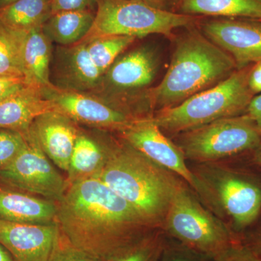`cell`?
<instances>
[{
    "label": "cell",
    "instance_id": "obj_1",
    "mask_svg": "<svg viewBox=\"0 0 261 261\" xmlns=\"http://www.w3.org/2000/svg\"><path fill=\"white\" fill-rule=\"evenodd\" d=\"M57 223L72 245L104 261L154 229L97 177L68 187L58 202Z\"/></svg>",
    "mask_w": 261,
    "mask_h": 261
},
{
    "label": "cell",
    "instance_id": "obj_2",
    "mask_svg": "<svg viewBox=\"0 0 261 261\" xmlns=\"http://www.w3.org/2000/svg\"><path fill=\"white\" fill-rule=\"evenodd\" d=\"M97 178L126 200L146 224L161 230L173 197L185 184L118 136Z\"/></svg>",
    "mask_w": 261,
    "mask_h": 261
},
{
    "label": "cell",
    "instance_id": "obj_3",
    "mask_svg": "<svg viewBox=\"0 0 261 261\" xmlns=\"http://www.w3.org/2000/svg\"><path fill=\"white\" fill-rule=\"evenodd\" d=\"M236 70L227 53L198 31H189L178 39L164 78L149 91L152 114L214 87Z\"/></svg>",
    "mask_w": 261,
    "mask_h": 261
},
{
    "label": "cell",
    "instance_id": "obj_4",
    "mask_svg": "<svg viewBox=\"0 0 261 261\" xmlns=\"http://www.w3.org/2000/svg\"><path fill=\"white\" fill-rule=\"evenodd\" d=\"M252 65L233 71L226 80L172 108L152 114L163 133L176 135L221 118L245 114L254 97L249 87Z\"/></svg>",
    "mask_w": 261,
    "mask_h": 261
},
{
    "label": "cell",
    "instance_id": "obj_5",
    "mask_svg": "<svg viewBox=\"0 0 261 261\" xmlns=\"http://www.w3.org/2000/svg\"><path fill=\"white\" fill-rule=\"evenodd\" d=\"M192 171L202 184V204L220 219H228L238 231L255 222L261 211L256 181L216 162L198 163Z\"/></svg>",
    "mask_w": 261,
    "mask_h": 261
},
{
    "label": "cell",
    "instance_id": "obj_6",
    "mask_svg": "<svg viewBox=\"0 0 261 261\" xmlns=\"http://www.w3.org/2000/svg\"><path fill=\"white\" fill-rule=\"evenodd\" d=\"M95 18L80 42L104 36L140 38L150 34L170 35L175 29L191 27L196 16L159 9L142 0H96Z\"/></svg>",
    "mask_w": 261,
    "mask_h": 261
},
{
    "label": "cell",
    "instance_id": "obj_7",
    "mask_svg": "<svg viewBox=\"0 0 261 261\" xmlns=\"http://www.w3.org/2000/svg\"><path fill=\"white\" fill-rule=\"evenodd\" d=\"M163 230L211 258L236 242L227 224L202 205L186 183L173 197Z\"/></svg>",
    "mask_w": 261,
    "mask_h": 261
},
{
    "label": "cell",
    "instance_id": "obj_8",
    "mask_svg": "<svg viewBox=\"0 0 261 261\" xmlns=\"http://www.w3.org/2000/svg\"><path fill=\"white\" fill-rule=\"evenodd\" d=\"M159 67V58L154 49L149 46L136 48L117 58L92 94L138 118L148 117L142 112L139 102L151 116L140 98L144 97L148 102L149 91Z\"/></svg>",
    "mask_w": 261,
    "mask_h": 261
},
{
    "label": "cell",
    "instance_id": "obj_9",
    "mask_svg": "<svg viewBox=\"0 0 261 261\" xmlns=\"http://www.w3.org/2000/svg\"><path fill=\"white\" fill-rule=\"evenodd\" d=\"M176 145L186 159L214 163L254 150L261 141V128L246 114L221 118L176 135Z\"/></svg>",
    "mask_w": 261,
    "mask_h": 261
},
{
    "label": "cell",
    "instance_id": "obj_10",
    "mask_svg": "<svg viewBox=\"0 0 261 261\" xmlns=\"http://www.w3.org/2000/svg\"><path fill=\"white\" fill-rule=\"evenodd\" d=\"M23 135L27 145L12 164L0 171V182L59 202L69 187L67 178L57 171L29 130Z\"/></svg>",
    "mask_w": 261,
    "mask_h": 261
},
{
    "label": "cell",
    "instance_id": "obj_11",
    "mask_svg": "<svg viewBox=\"0 0 261 261\" xmlns=\"http://www.w3.org/2000/svg\"><path fill=\"white\" fill-rule=\"evenodd\" d=\"M141 153L168 171L177 175L202 200V184L187 166L186 158L174 142L170 140L152 120V116L139 118L124 130L116 134Z\"/></svg>",
    "mask_w": 261,
    "mask_h": 261
},
{
    "label": "cell",
    "instance_id": "obj_12",
    "mask_svg": "<svg viewBox=\"0 0 261 261\" xmlns=\"http://www.w3.org/2000/svg\"><path fill=\"white\" fill-rule=\"evenodd\" d=\"M54 111L63 113L79 125L118 134L138 117L117 108L99 96L89 92L65 90L55 86L43 90Z\"/></svg>",
    "mask_w": 261,
    "mask_h": 261
},
{
    "label": "cell",
    "instance_id": "obj_13",
    "mask_svg": "<svg viewBox=\"0 0 261 261\" xmlns=\"http://www.w3.org/2000/svg\"><path fill=\"white\" fill-rule=\"evenodd\" d=\"M202 32L233 58L237 70L261 61V20L214 19L202 25Z\"/></svg>",
    "mask_w": 261,
    "mask_h": 261
},
{
    "label": "cell",
    "instance_id": "obj_14",
    "mask_svg": "<svg viewBox=\"0 0 261 261\" xmlns=\"http://www.w3.org/2000/svg\"><path fill=\"white\" fill-rule=\"evenodd\" d=\"M59 233L58 223L21 224L0 219V244L15 261H47Z\"/></svg>",
    "mask_w": 261,
    "mask_h": 261
},
{
    "label": "cell",
    "instance_id": "obj_15",
    "mask_svg": "<svg viewBox=\"0 0 261 261\" xmlns=\"http://www.w3.org/2000/svg\"><path fill=\"white\" fill-rule=\"evenodd\" d=\"M80 128L69 117L51 111L38 116L29 130L48 159L67 172Z\"/></svg>",
    "mask_w": 261,
    "mask_h": 261
},
{
    "label": "cell",
    "instance_id": "obj_16",
    "mask_svg": "<svg viewBox=\"0 0 261 261\" xmlns=\"http://www.w3.org/2000/svg\"><path fill=\"white\" fill-rule=\"evenodd\" d=\"M56 87L65 90L92 93L99 87L102 74L94 64L85 42L58 49Z\"/></svg>",
    "mask_w": 261,
    "mask_h": 261
},
{
    "label": "cell",
    "instance_id": "obj_17",
    "mask_svg": "<svg viewBox=\"0 0 261 261\" xmlns=\"http://www.w3.org/2000/svg\"><path fill=\"white\" fill-rule=\"evenodd\" d=\"M101 130L93 135L80 128L67 171L69 186L75 182L98 177L109 159L115 137Z\"/></svg>",
    "mask_w": 261,
    "mask_h": 261
},
{
    "label": "cell",
    "instance_id": "obj_18",
    "mask_svg": "<svg viewBox=\"0 0 261 261\" xmlns=\"http://www.w3.org/2000/svg\"><path fill=\"white\" fill-rule=\"evenodd\" d=\"M56 201L22 191L0 182V219L31 224L57 223Z\"/></svg>",
    "mask_w": 261,
    "mask_h": 261
},
{
    "label": "cell",
    "instance_id": "obj_19",
    "mask_svg": "<svg viewBox=\"0 0 261 261\" xmlns=\"http://www.w3.org/2000/svg\"><path fill=\"white\" fill-rule=\"evenodd\" d=\"M51 111L54 108L43 89L29 84L0 102V128L25 135L38 116Z\"/></svg>",
    "mask_w": 261,
    "mask_h": 261
},
{
    "label": "cell",
    "instance_id": "obj_20",
    "mask_svg": "<svg viewBox=\"0 0 261 261\" xmlns=\"http://www.w3.org/2000/svg\"><path fill=\"white\" fill-rule=\"evenodd\" d=\"M51 41L42 28L27 32L22 49L23 75L27 82L43 89L55 87L51 82Z\"/></svg>",
    "mask_w": 261,
    "mask_h": 261
},
{
    "label": "cell",
    "instance_id": "obj_21",
    "mask_svg": "<svg viewBox=\"0 0 261 261\" xmlns=\"http://www.w3.org/2000/svg\"><path fill=\"white\" fill-rule=\"evenodd\" d=\"M95 14L94 10L54 13L43 25V32L51 42L61 46L73 45L80 42L88 34Z\"/></svg>",
    "mask_w": 261,
    "mask_h": 261
},
{
    "label": "cell",
    "instance_id": "obj_22",
    "mask_svg": "<svg viewBox=\"0 0 261 261\" xmlns=\"http://www.w3.org/2000/svg\"><path fill=\"white\" fill-rule=\"evenodd\" d=\"M180 13L261 20V0H180Z\"/></svg>",
    "mask_w": 261,
    "mask_h": 261
},
{
    "label": "cell",
    "instance_id": "obj_23",
    "mask_svg": "<svg viewBox=\"0 0 261 261\" xmlns=\"http://www.w3.org/2000/svg\"><path fill=\"white\" fill-rule=\"evenodd\" d=\"M51 15V0H18L0 9V22L13 30L42 28Z\"/></svg>",
    "mask_w": 261,
    "mask_h": 261
},
{
    "label": "cell",
    "instance_id": "obj_24",
    "mask_svg": "<svg viewBox=\"0 0 261 261\" xmlns=\"http://www.w3.org/2000/svg\"><path fill=\"white\" fill-rule=\"evenodd\" d=\"M162 231H149L122 247L107 261H161L166 250Z\"/></svg>",
    "mask_w": 261,
    "mask_h": 261
},
{
    "label": "cell",
    "instance_id": "obj_25",
    "mask_svg": "<svg viewBox=\"0 0 261 261\" xmlns=\"http://www.w3.org/2000/svg\"><path fill=\"white\" fill-rule=\"evenodd\" d=\"M27 33L13 30L0 22V75L24 77L22 49Z\"/></svg>",
    "mask_w": 261,
    "mask_h": 261
},
{
    "label": "cell",
    "instance_id": "obj_26",
    "mask_svg": "<svg viewBox=\"0 0 261 261\" xmlns=\"http://www.w3.org/2000/svg\"><path fill=\"white\" fill-rule=\"evenodd\" d=\"M136 39L128 36H104L85 43L94 64L102 75Z\"/></svg>",
    "mask_w": 261,
    "mask_h": 261
},
{
    "label": "cell",
    "instance_id": "obj_27",
    "mask_svg": "<svg viewBox=\"0 0 261 261\" xmlns=\"http://www.w3.org/2000/svg\"><path fill=\"white\" fill-rule=\"evenodd\" d=\"M25 145V137L20 132L0 128V171L13 163Z\"/></svg>",
    "mask_w": 261,
    "mask_h": 261
},
{
    "label": "cell",
    "instance_id": "obj_28",
    "mask_svg": "<svg viewBox=\"0 0 261 261\" xmlns=\"http://www.w3.org/2000/svg\"><path fill=\"white\" fill-rule=\"evenodd\" d=\"M47 261H104L74 246L60 230L59 236Z\"/></svg>",
    "mask_w": 261,
    "mask_h": 261
},
{
    "label": "cell",
    "instance_id": "obj_29",
    "mask_svg": "<svg viewBox=\"0 0 261 261\" xmlns=\"http://www.w3.org/2000/svg\"><path fill=\"white\" fill-rule=\"evenodd\" d=\"M212 259L213 261H261V257L256 252L237 242Z\"/></svg>",
    "mask_w": 261,
    "mask_h": 261
},
{
    "label": "cell",
    "instance_id": "obj_30",
    "mask_svg": "<svg viewBox=\"0 0 261 261\" xmlns=\"http://www.w3.org/2000/svg\"><path fill=\"white\" fill-rule=\"evenodd\" d=\"M96 0H51V14L60 12L94 10Z\"/></svg>",
    "mask_w": 261,
    "mask_h": 261
},
{
    "label": "cell",
    "instance_id": "obj_31",
    "mask_svg": "<svg viewBox=\"0 0 261 261\" xmlns=\"http://www.w3.org/2000/svg\"><path fill=\"white\" fill-rule=\"evenodd\" d=\"M28 85L25 77L0 75V102Z\"/></svg>",
    "mask_w": 261,
    "mask_h": 261
},
{
    "label": "cell",
    "instance_id": "obj_32",
    "mask_svg": "<svg viewBox=\"0 0 261 261\" xmlns=\"http://www.w3.org/2000/svg\"><path fill=\"white\" fill-rule=\"evenodd\" d=\"M249 87L253 94L261 92V61L252 65L249 74Z\"/></svg>",
    "mask_w": 261,
    "mask_h": 261
},
{
    "label": "cell",
    "instance_id": "obj_33",
    "mask_svg": "<svg viewBox=\"0 0 261 261\" xmlns=\"http://www.w3.org/2000/svg\"><path fill=\"white\" fill-rule=\"evenodd\" d=\"M245 114L252 118L261 128V94L252 98Z\"/></svg>",
    "mask_w": 261,
    "mask_h": 261
},
{
    "label": "cell",
    "instance_id": "obj_34",
    "mask_svg": "<svg viewBox=\"0 0 261 261\" xmlns=\"http://www.w3.org/2000/svg\"><path fill=\"white\" fill-rule=\"evenodd\" d=\"M146 3L159 9L172 11L175 6H178L180 0H143Z\"/></svg>",
    "mask_w": 261,
    "mask_h": 261
},
{
    "label": "cell",
    "instance_id": "obj_35",
    "mask_svg": "<svg viewBox=\"0 0 261 261\" xmlns=\"http://www.w3.org/2000/svg\"><path fill=\"white\" fill-rule=\"evenodd\" d=\"M0 261H15L10 252L0 244Z\"/></svg>",
    "mask_w": 261,
    "mask_h": 261
},
{
    "label": "cell",
    "instance_id": "obj_36",
    "mask_svg": "<svg viewBox=\"0 0 261 261\" xmlns=\"http://www.w3.org/2000/svg\"><path fill=\"white\" fill-rule=\"evenodd\" d=\"M253 151V161L257 166H261V141Z\"/></svg>",
    "mask_w": 261,
    "mask_h": 261
},
{
    "label": "cell",
    "instance_id": "obj_37",
    "mask_svg": "<svg viewBox=\"0 0 261 261\" xmlns=\"http://www.w3.org/2000/svg\"><path fill=\"white\" fill-rule=\"evenodd\" d=\"M18 1V0H0V9L8 7V5L13 4L15 2Z\"/></svg>",
    "mask_w": 261,
    "mask_h": 261
},
{
    "label": "cell",
    "instance_id": "obj_38",
    "mask_svg": "<svg viewBox=\"0 0 261 261\" xmlns=\"http://www.w3.org/2000/svg\"><path fill=\"white\" fill-rule=\"evenodd\" d=\"M166 261H190L188 259L185 258V257L179 256H173L167 259Z\"/></svg>",
    "mask_w": 261,
    "mask_h": 261
},
{
    "label": "cell",
    "instance_id": "obj_39",
    "mask_svg": "<svg viewBox=\"0 0 261 261\" xmlns=\"http://www.w3.org/2000/svg\"><path fill=\"white\" fill-rule=\"evenodd\" d=\"M260 248H261V242H260Z\"/></svg>",
    "mask_w": 261,
    "mask_h": 261
},
{
    "label": "cell",
    "instance_id": "obj_40",
    "mask_svg": "<svg viewBox=\"0 0 261 261\" xmlns=\"http://www.w3.org/2000/svg\"><path fill=\"white\" fill-rule=\"evenodd\" d=\"M142 1H143V0H142Z\"/></svg>",
    "mask_w": 261,
    "mask_h": 261
}]
</instances>
